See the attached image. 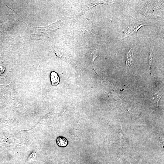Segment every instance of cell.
<instances>
[{"label": "cell", "mask_w": 164, "mask_h": 164, "mask_svg": "<svg viewBox=\"0 0 164 164\" xmlns=\"http://www.w3.org/2000/svg\"><path fill=\"white\" fill-rule=\"evenodd\" d=\"M50 77L51 84L50 89L53 86L57 85L60 83V78L58 74L54 71L51 72Z\"/></svg>", "instance_id": "7a4b0ae2"}, {"label": "cell", "mask_w": 164, "mask_h": 164, "mask_svg": "<svg viewBox=\"0 0 164 164\" xmlns=\"http://www.w3.org/2000/svg\"><path fill=\"white\" fill-rule=\"evenodd\" d=\"M56 142L59 146L62 147H66L68 144V141L67 139L64 137L61 136L57 138Z\"/></svg>", "instance_id": "277c9868"}, {"label": "cell", "mask_w": 164, "mask_h": 164, "mask_svg": "<svg viewBox=\"0 0 164 164\" xmlns=\"http://www.w3.org/2000/svg\"><path fill=\"white\" fill-rule=\"evenodd\" d=\"M154 54V50L153 46L152 43L149 59V65L150 69H151L152 67V64Z\"/></svg>", "instance_id": "8992f818"}, {"label": "cell", "mask_w": 164, "mask_h": 164, "mask_svg": "<svg viewBox=\"0 0 164 164\" xmlns=\"http://www.w3.org/2000/svg\"><path fill=\"white\" fill-rule=\"evenodd\" d=\"M134 51V47H132L127 53L125 62V65L127 67H129L131 64Z\"/></svg>", "instance_id": "3957f363"}, {"label": "cell", "mask_w": 164, "mask_h": 164, "mask_svg": "<svg viewBox=\"0 0 164 164\" xmlns=\"http://www.w3.org/2000/svg\"><path fill=\"white\" fill-rule=\"evenodd\" d=\"M149 25L146 22L140 21L132 16H130L125 22L124 25L123 33L121 39L136 33L142 26Z\"/></svg>", "instance_id": "6da1fadb"}, {"label": "cell", "mask_w": 164, "mask_h": 164, "mask_svg": "<svg viewBox=\"0 0 164 164\" xmlns=\"http://www.w3.org/2000/svg\"><path fill=\"white\" fill-rule=\"evenodd\" d=\"M35 157V153L32 152L29 158V160L31 161Z\"/></svg>", "instance_id": "52a82bcc"}, {"label": "cell", "mask_w": 164, "mask_h": 164, "mask_svg": "<svg viewBox=\"0 0 164 164\" xmlns=\"http://www.w3.org/2000/svg\"><path fill=\"white\" fill-rule=\"evenodd\" d=\"M98 49H97L95 50L93 52H92L89 56V59L91 62V66L93 68V65L94 63V61L95 59L97 57L98 54Z\"/></svg>", "instance_id": "5b68a950"}]
</instances>
